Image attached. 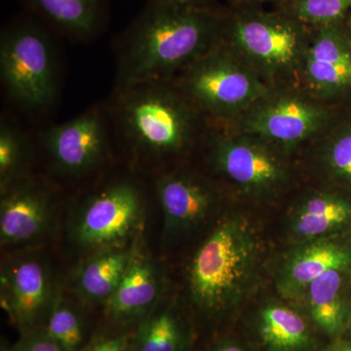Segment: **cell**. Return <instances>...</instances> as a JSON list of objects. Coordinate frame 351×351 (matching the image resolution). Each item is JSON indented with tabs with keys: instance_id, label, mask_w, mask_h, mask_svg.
Instances as JSON below:
<instances>
[{
	"instance_id": "836d02e7",
	"label": "cell",
	"mask_w": 351,
	"mask_h": 351,
	"mask_svg": "<svg viewBox=\"0 0 351 351\" xmlns=\"http://www.w3.org/2000/svg\"><path fill=\"white\" fill-rule=\"evenodd\" d=\"M6 351H8V350H6Z\"/></svg>"
},
{
	"instance_id": "44dd1931",
	"label": "cell",
	"mask_w": 351,
	"mask_h": 351,
	"mask_svg": "<svg viewBox=\"0 0 351 351\" xmlns=\"http://www.w3.org/2000/svg\"><path fill=\"white\" fill-rule=\"evenodd\" d=\"M189 335L170 307H154L136 327L133 351H188Z\"/></svg>"
},
{
	"instance_id": "7a4b0ae2",
	"label": "cell",
	"mask_w": 351,
	"mask_h": 351,
	"mask_svg": "<svg viewBox=\"0 0 351 351\" xmlns=\"http://www.w3.org/2000/svg\"><path fill=\"white\" fill-rule=\"evenodd\" d=\"M107 107L113 134L135 156L152 161L186 154L207 128L174 80L117 86Z\"/></svg>"
},
{
	"instance_id": "6da1fadb",
	"label": "cell",
	"mask_w": 351,
	"mask_h": 351,
	"mask_svg": "<svg viewBox=\"0 0 351 351\" xmlns=\"http://www.w3.org/2000/svg\"><path fill=\"white\" fill-rule=\"evenodd\" d=\"M223 16L209 6L152 0L117 54V86L177 77L221 40Z\"/></svg>"
},
{
	"instance_id": "52a82bcc",
	"label": "cell",
	"mask_w": 351,
	"mask_h": 351,
	"mask_svg": "<svg viewBox=\"0 0 351 351\" xmlns=\"http://www.w3.org/2000/svg\"><path fill=\"white\" fill-rule=\"evenodd\" d=\"M208 162L215 173L246 195L267 198L277 195L290 180L285 152L248 134L208 123L203 136Z\"/></svg>"
},
{
	"instance_id": "e0dca14e",
	"label": "cell",
	"mask_w": 351,
	"mask_h": 351,
	"mask_svg": "<svg viewBox=\"0 0 351 351\" xmlns=\"http://www.w3.org/2000/svg\"><path fill=\"white\" fill-rule=\"evenodd\" d=\"M351 221V203L345 198L314 191L304 196L291 216L290 230L295 239L307 242L327 239Z\"/></svg>"
},
{
	"instance_id": "1f68e13d",
	"label": "cell",
	"mask_w": 351,
	"mask_h": 351,
	"mask_svg": "<svg viewBox=\"0 0 351 351\" xmlns=\"http://www.w3.org/2000/svg\"><path fill=\"white\" fill-rule=\"evenodd\" d=\"M327 351H351V343H341L338 345L332 346Z\"/></svg>"
},
{
	"instance_id": "cb8c5ba5",
	"label": "cell",
	"mask_w": 351,
	"mask_h": 351,
	"mask_svg": "<svg viewBox=\"0 0 351 351\" xmlns=\"http://www.w3.org/2000/svg\"><path fill=\"white\" fill-rule=\"evenodd\" d=\"M43 327L64 351H82L87 345L82 314L59 288L54 291Z\"/></svg>"
},
{
	"instance_id": "4dcf8cb0",
	"label": "cell",
	"mask_w": 351,
	"mask_h": 351,
	"mask_svg": "<svg viewBox=\"0 0 351 351\" xmlns=\"http://www.w3.org/2000/svg\"><path fill=\"white\" fill-rule=\"evenodd\" d=\"M171 3L184 4V5L209 6L211 0H160Z\"/></svg>"
},
{
	"instance_id": "30bf717a",
	"label": "cell",
	"mask_w": 351,
	"mask_h": 351,
	"mask_svg": "<svg viewBox=\"0 0 351 351\" xmlns=\"http://www.w3.org/2000/svg\"><path fill=\"white\" fill-rule=\"evenodd\" d=\"M108 107L96 106L39 134V141L60 174L82 176L107 161L113 138Z\"/></svg>"
},
{
	"instance_id": "7402d4cb",
	"label": "cell",
	"mask_w": 351,
	"mask_h": 351,
	"mask_svg": "<svg viewBox=\"0 0 351 351\" xmlns=\"http://www.w3.org/2000/svg\"><path fill=\"white\" fill-rule=\"evenodd\" d=\"M62 31L75 38H89L101 23L99 0H29Z\"/></svg>"
},
{
	"instance_id": "9c48e42d",
	"label": "cell",
	"mask_w": 351,
	"mask_h": 351,
	"mask_svg": "<svg viewBox=\"0 0 351 351\" xmlns=\"http://www.w3.org/2000/svg\"><path fill=\"white\" fill-rule=\"evenodd\" d=\"M144 210L145 197L137 182H110L83 202L71 235L82 246L115 248L137 230Z\"/></svg>"
},
{
	"instance_id": "8992f818",
	"label": "cell",
	"mask_w": 351,
	"mask_h": 351,
	"mask_svg": "<svg viewBox=\"0 0 351 351\" xmlns=\"http://www.w3.org/2000/svg\"><path fill=\"white\" fill-rule=\"evenodd\" d=\"M0 75L16 106L25 112L48 110L59 86L56 53L48 34L31 23L5 29L0 41Z\"/></svg>"
},
{
	"instance_id": "83f0119b",
	"label": "cell",
	"mask_w": 351,
	"mask_h": 351,
	"mask_svg": "<svg viewBox=\"0 0 351 351\" xmlns=\"http://www.w3.org/2000/svg\"><path fill=\"white\" fill-rule=\"evenodd\" d=\"M8 351H64L45 328L39 327L21 336L20 341Z\"/></svg>"
},
{
	"instance_id": "484cf974",
	"label": "cell",
	"mask_w": 351,
	"mask_h": 351,
	"mask_svg": "<svg viewBox=\"0 0 351 351\" xmlns=\"http://www.w3.org/2000/svg\"><path fill=\"white\" fill-rule=\"evenodd\" d=\"M322 159L334 179L351 186V123L339 127L328 137Z\"/></svg>"
},
{
	"instance_id": "ac0fdd59",
	"label": "cell",
	"mask_w": 351,
	"mask_h": 351,
	"mask_svg": "<svg viewBox=\"0 0 351 351\" xmlns=\"http://www.w3.org/2000/svg\"><path fill=\"white\" fill-rule=\"evenodd\" d=\"M131 256L129 251L110 248L83 263L75 277V290L83 301L107 302L117 290Z\"/></svg>"
},
{
	"instance_id": "4316f807",
	"label": "cell",
	"mask_w": 351,
	"mask_h": 351,
	"mask_svg": "<svg viewBox=\"0 0 351 351\" xmlns=\"http://www.w3.org/2000/svg\"><path fill=\"white\" fill-rule=\"evenodd\" d=\"M135 329L98 335L82 351H133Z\"/></svg>"
},
{
	"instance_id": "5bb4252c",
	"label": "cell",
	"mask_w": 351,
	"mask_h": 351,
	"mask_svg": "<svg viewBox=\"0 0 351 351\" xmlns=\"http://www.w3.org/2000/svg\"><path fill=\"white\" fill-rule=\"evenodd\" d=\"M0 239L4 246L36 241L49 226L52 193L46 184L25 178L1 193Z\"/></svg>"
},
{
	"instance_id": "8fae6325",
	"label": "cell",
	"mask_w": 351,
	"mask_h": 351,
	"mask_svg": "<svg viewBox=\"0 0 351 351\" xmlns=\"http://www.w3.org/2000/svg\"><path fill=\"white\" fill-rule=\"evenodd\" d=\"M299 82L322 101L351 90V43L341 22L311 29Z\"/></svg>"
},
{
	"instance_id": "f1b7e54d",
	"label": "cell",
	"mask_w": 351,
	"mask_h": 351,
	"mask_svg": "<svg viewBox=\"0 0 351 351\" xmlns=\"http://www.w3.org/2000/svg\"><path fill=\"white\" fill-rule=\"evenodd\" d=\"M212 351H245L241 346L233 341H223L213 348Z\"/></svg>"
},
{
	"instance_id": "9a60e30c",
	"label": "cell",
	"mask_w": 351,
	"mask_h": 351,
	"mask_svg": "<svg viewBox=\"0 0 351 351\" xmlns=\"http://www.w3.org/2000/svg\"><path fill=\"white\" fill-rule=\"evenodd\" d=\"M160 274L149 258L132 254L112 297L106 302L110 319L121 327H137L158 304Z\"/></svg>"
},
{
	"instance_id": "f546056e",
	"label": "cell",
	"mask_w": 351,
	"mask_h": 351,
	"mask_svg": "<svg viewBox=\"0 0 351 351\" xmlns=\"http://www.w3.org/2000/svg\"><path fill=\"white\" fill-rule=\"evenodd\" d=\"M239 7H258L261 4L267 3V2H282L283 0H233Z\"/></svg>"
},
{
	"instance_id": "3957f363",
	"label": "cell",
	"mask_w": 351,
	"mask_h": 351,
	"mask_svg": "<svg viewBox=\"0 0 351 351\" xmlns=\"http://www.w3.org/2000/svg\"><path fill=\"white\" fill-rule=\"evenodd\" d=\"M311 29L282 12L239 7L223 17L221 41L270 87L297 85Z\"/></svg>"
},
{
	"instance_id": "d4e9b609",
	"label": "cell",
	"mask_w": 351,
	"mask_h": 351,
	"mask_svg": "<svg viewBox=\"0 0 351 351\" xmlns=\"http://www.w3.org/2000/svg\"><path fill=\"white\" fill-rule=\"evenodd\" d=\"M280 3L282 12L309 29L341 22L351 9V0H283Z\"/></svg>"
},
{
	"instance_id": "d6a6232c",
	"label": "cell",
	"mask_w": 351,
	"mask_h": 351,
	"mask_svg": "<svg viewBox=\"0 0 351 351\" xmlns=\"http://www.w3.org/2000/svg\"><path fill=\"white\" fill-rule=\"evenodd\" d=\"M348 38H350V43H351V17L350 19V25H348Z\"/></svg>"
},
{
	"instance_id": "5b68a950",
	"label": "cell",
	"mask_w": 351,
	"mask_h": 351,
	"mask_svg": "<svg viewBox=\"0 0 351 351\" xmlns=\"http://www.w3.org/2000/svg\"><path fill=\"white\" fill-rule=\"evenodd\" d=\"M173 80L214 124L232 123L270 89L221 40Z\"/></svg>"
},
{
	"instance_id": "7c38bea8",
	"label": "cell",
	"mask_w": 351,
	"mask_h": 351,
	"mask_svg": "<svg viewBox=\"0 0 351 351\" xmlns=\"http://www.w3.org/2000/svg\"><path fill=\"white\" fill-rule=\"evenodd\" d=\"M53 295L43 258L24 256L6 263L2 270V304L21 335L43 326Z\"/></svg>"
},
{
	"instance_id": "ba28073f",
	"label": "cell",
	"mask_w": 351,
	"mask_h": 351,
	"mask_svg": "<svg viewBox=\"0 0 351 351\" xmlns=\"http://www.w3.org/2000/svg\"><path fill=\"white\" fill-rule=\"evenodd\" d=\"M331 119L325 101L314 98L304 88L282 85L270 87L239 119L223 125L287 152L325 133Z\"/></svg>"
},
{
	"instance_id": "d6986e66",
	"label": "cell",
	"mask_w": 351,
	"mask_h": 351,
	"mask_svg": "<svg viewBox=\"0 0 351 351\" xmlns=\"http://www.w3.org/2000/svg\"><path fill=\"white\" fill-rule=\"evenodd\" d=\"M258 332L269 351H306L313 341L306 320L280 304H269L261 311Z\"/></svg>"
},
{
	"instance_id": "603a6c76",
	"label": "cell",
	"mask_w": 351,
	"mask_h": 351,
	"mask_svg": "<svg viewBox=\"0 0 351 351\" xmlns=\"http://www.w3.org/2000/svg\"><path fill=\"white\" fill-rule=\"evenodd\" d=\"M32 159V145L17 123L2 117L0 125V188L1 193L25 178Z\"/></svg>"
},
{
	"instance_id": "4fadbf2b",
	"label": "cell",
	"mask_w": 351,
	"mask_h": 351,
	"mask_svg": "<svg viewBox=\"0 0 351 351\" xmlns=\"http://www.w3.org/2000/svg\"><path fill=\"white\" fill-rule=\"evenodd\" d=\"M154 188L166 237L189 232L200 225L218 200L216 189L207 180L182 170L161 173Z\"/></svg>"
},
{
	"instance_id": "277c9868",
	"label": "cell",
	"mask_w": 351,
	"mask_h": 351,
	"mask_svg": "<svg viewBox=\"0 0 351 351\" xmlns=\"http://www.w3.org/2000/svg\"><path fill=\"white\" fill-rule=\"evenodd\" d=\"M257 263V241L247 219H226L193 257L189 280L193 302L210 313L234 306L250 287Z\"/></svg>"
},
{
	"instance_id": "2e32d148",
	"label": "cell",
	"mask_w": 351,
	"mask_h": 351,
	"mask_svg": "<svg viewBox=\"0 0 351 351\" xmlns=\"http://www.w3.org/2000/svg\"><path fill=\"white\" fill-rule=\"evenodd\" d=\"M351 265V250L327 239L302 242L283 263L279 290L287 297L306 292L316 279L332 270H345Z\"/></svg>"
},
{
	"instance_id": "ffe728a7",
	"label": "cell",
	"mask_w": 351,
	"mask_h": 351,
	"mask_svg": "<svg viewBox=\"0 0 351 351\" xmlns=\"http://www.w3.org/2000/svg\"><path fill=\"white\" fill-rule=\"evenodd\" d=\"M343 270H332L306 288L309 311L314 322L330 336L343 332L348 313L343 298Z\"/></svg>"
}]
</instances>
